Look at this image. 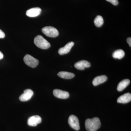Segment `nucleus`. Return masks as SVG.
<instances>
[{
  "instance_id": "17",
  "label": "nucleus",
  "mask_w": 131,
  "mask_h": 131,
  "mask_svg": "<svg viewBox=\"0 0 131 131\" xmlns=\"http://www.w3.org/2000/svg\"><path fill=\"white\" fill-rule=\"evenodd\" d=\"M104 20L102 16L98 15L96 16L94 20V24L97 27H99L103 25Z\"/></svg>"
},
{
  "instance_id": "10",
  "label": "nucleus",
  "mask_w": 131,
  "mask_h": 131,
  "mask_svg": "<svg viewBox=\"0 0 131 131\" xmlns=\"http://www.w3.org/2000/svg\"><path fill=\"white\" fill-rule=\"evenodd\" d=\"M91 66L89 62L85 60H82L75 63V68L79 70H84L85 68H89Z\"/></svg>"
},
{
  "instance_id": "2",
  "label": "nucleus",
  "mask_w": 131,
  "mask_h": 131,
  "mask_svg": "<svg viewBox=\"0 0 131 131\" xmlns=\"http://www.w3.org/2000/svg\"><path fill=\"white\" fill-rule=\"evenodd\" d=\"M34 43L37 47L42 49H47L50 47V44L42 36L38 35L35 37Z\"/></svg>"
},
{
  "instance_id": "7",
  "label": "nucleus",
  "mask_w": 131,
  "mask_h": 131,
  "mask_svg": "<svg viewBox=\"0 0 131 131\" xmlns=\"http://www.w3.org/2000/svg\"><path fill=\"white\" fill-rule=\"evenodd\" d=\"M34 94L33 91L30 89L24 90V93L20 96V100L22 102H25L29 100L32 97Z\"/></svg>"
},
{
  "instance_id": "9",
  "label": "nucleus",
  "mask_w": 131,
  "mask_h": 131,
  "mask_svg": "<svg viewBox=\"0 0 131 131\" xmlns=\"http://www.w3.org/2000/svg\"><path fill=\"white\" fill-rule=\"evenodd\" d=\"M42 10L39 7L33 8L28 9L26 12L27 16L30 17H37L41 13Z\"/></svg>"
},
{
  "instance_id": "13",
  "label": "nucleus",
  "mask_w": 131,
  "mask_h": 131,
  "mask_svg": "<svg viewBox=\"0 0 131 131\" xmlns=\"http://www.w3.org/2000/svg\"><path fill=\"white\" fill-rule=\"evenodd\" d=\"M107 80V77L105 75L99 76L94 78L93 81V84L94 86H98L99 84L105 82Z\"/></svg>"
},
{
  "instance_id": "8",
  "label": "nucleus",
  "mask_w": 131,
  "mask_h": 131,
  "mask_svg": "<svg viewBox=\"0 0 131 131\" xmlns=\"http://www.w3.org/2000/svg\"><path fill=\"white\" fill-rule=\"evenodd\" d=\"M53 94L57 98L60 99H67L69 97L70 95L68 92L59 89H55L53 91Z\"/></svg>"
},
{
  "instance_id": "15",
  "label": "nucleus",
  "mask_w": 131,
  "mask_h": 131,
  "mask_svg": "<svg viewBox=\"0 0 131 131\" xmlns=\"http://www.w3.org/2000/svg\"><path fill=\"white\" fill-rule=\"evenodd\" d=\"M57 75L59 77L65 79H72L75 77L74 74L66 71H61L59 72Z\"/></svg>"
},
{
  "instance_id": "18",
  "label": "nucleus",
  "mask_w": 131,
  "mask_h": 131,
  "mask_svg": "<svg viewBox=\"0 0 131 131\" xmlns=\"http://www.w3.org/2000/svg\"><path fill=\"white\" fill-rule=\"evenodd\" d=\"M106 1L111 3L114 6H117L118 4V0H106Z\"/></svg>"
},
{
  "instance_id": "1",
  "label": "nucleus",
  "mask_w": 131,
  "mask_h": 131,
  "mask_svg": "<svg viewBox=\"0 0 131 131\" xmlns=\"http://www.w3.org/2000/svg\"><path fill=\"white\" fill-rule=\"evenodd\" d=\"M85 126L88 131H96L101 127L100 121L98 117L88 119L85 121Z\"/></svg>"
},
{
  "instance_id": "21",
  "label": "nucleus",
  "mask_w": 131,
  "mask_h": 131,
  "mask_svg": "<svg viewBox=\"0 0 131 131\" xmlns=\"http://www.w3.org/2000/svg\"><path fill=\"white\" fill-rule=\"evenodd\" d=\"M3 57H4V56H3V54L0 51V60L2 59L3 58Z\"/></svg>"
},
{
  "instance_id": "19",
  "label": "nucleus",
  "mask_w": 131,
  "mask_h": 131,
  "mask_svg": "<svg viewBox=\"0 0 131 131\" xmlns=\"http://www.w3.org/2000/svg\"><path fill=\"white\" fill-rule=\"evenodd\" d=\"M5 34L2 30L0 29V38H3L5 37Z\"/></svg>"
},
{
  "instance_id": "11",
  "label": "nucleus",
  "mask_w": 131,
  "mask_h": 131,
  "mask_svg": "<svg viewBox=\"0 0 131 131\" xmlns=\"http://www.w3.org/2000/svg\"><path fill=\"white\" fill-rule=\"evenodd\" d=\"M74 43L73 42H71L68 43L64 47L59 49L58 53L60 55H63L69 53L74 45Z\"/></svg>"
},
{
  "instance_id": "3",
  "label": "nucleus",
  "mask_w": 131,
  "mask_h": 131,
  "mask_svg": "<svg viewBox=\"0 0 131 131\" xmlns=\"http://www.w3.org/2000/svg\"><path fill=\"white\" fill-rule=\"evenodd\" d=\"M42 32L49 37L55 38L59 35V32L56 28L52 26H46L42 28Z\"/></svg>"
},
{
  "instance_id": "16",
  "label": "nucleus",
  "mask_w": 131,
  "mask_h": 131,
  "mask_svg": "<svg viewBox=\"0 0 131 131\" xmlns=\"http://www.w3.org/2000/svg\"><path fill=\"white\" fill-rule=\"evenodd\" d=\"M125 52L121 49L117 50L113 54V57L114 58L121 59L125 56Z\"/></svg>"
},
{
  "instance_id": "14",
  "label": "nucleus",
  "mask_w": 131,
  "mask_h": 131,
  "mask_svg": "<svg viewBox=\"0 0 131 131\" xmlns=\"http://www.w3.org/2000/svg\"><path fill=\"white\" fill-rule=\"evenodd\" d=\"M130 81L128 79H125L120 82L117 86V90L118 91H123L130 84Z\"/></svg>"
},
{
  "instance_id": "12",
  "label": "nucleus",
  "mask_w": 131,
  "mask_h": 131,
  "mask_svg": "<svg viewBox=\"0 0 131 131\" xmlns=\"http://www.w3.org/2000/svg\"><path fill=\"white\" fill-rule=\"evenodd\" d=\"M131 101V94L130 93H126L123 95L120 96L117 99L118 103H126Z\"/></svg>"
},
{
  "instance_id": "4",
  "label": "nucleus",
  "mask_w": 131,
  "mask_h": 131,
  "mask_svg": "<svg viewBox=\"0 0 131 131\" xmlns=\"http://www.w3.org/2000/svg\"><path fill=\"white\" fill-rule=\"evenodd\" d=\"M24 60V62L27 65L32 68H35L39 64V61L38 59L28 54L25 56Z\"/></svg>"
},
{
  "instance_id": "6",
  "label": "nucleus",
  "mask_w": 131,
  "mask_h": 131,
  "mask_svg": "<svg viewBox=\"0 0 131 131\" xmlns=\"http://www.w3.org/2000/svg\"><path fill=\"white\" fill-rule=\"evenodd\" d=\"M42 122V118L39 115H34L30 117L27 121L28 125L31 126H36L38 124Z\"/></svg>"
},
{
  "instance_id": "20",
  "label": "nucleus",
  "mask_w": 131,
  "mask_h": 131,
  "mask_svg": "<svg viewBox=\"0 0 131 131\" xmlns=\"http://www.w3.org/2000/svg\"><path fill=\"white\" fill-rule=\"evenodd\" d=\"M127 43L129 44V46L130 47H131V37H129L127 39Z\"/></svg>"
},
{
  "instance_id": "5",
  "label": "nucleus",
  "mask_w": 131,
  "mask_h": 131,
  "mask_svg": "<svg viewBox=\"0 0 131 131\" xmlns=\"http://www.w3.org/2000/svg\"><path fill=\"white\" fill-rule=\"evenodd\" d=\"M69 125L73 129L78 131L80 129V123L78 118L74 115H71L68 119Z\"/></svg>"
}]
</instances>
